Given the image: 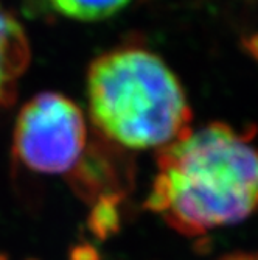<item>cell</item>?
<instances>
[{"label": "cell", "instance_id": "obj_3", "mask_svg": "<svg viewBox=\"0 0 258 260\" xmlns=\"http://www.w3.org/2000/svg\"><path fill=\"white\" fill-rule=\"evenodd\" d=\"M86 139L81 109L56 92H44L30 100L17 115L14 154L31 172L67 173L81 160Z\"/></svg>", "mask_w": 258, "mask_h": 260}, {"label": "cell", "instance_id": "obj_4", "mask_svg": "<svg viewBox=\"0 0 258 260\" xmlns=\"http://www.w3.org/2000/svg\"><path fill=\"white\" fill-rule=\"evenodd\" d=\"M30 59L27 35L20 23L0 7V108L14 99L17 80Z\"/></svg>", "mask_w": 258, "mask_h": 260}, {"label": "cell", "instance_id": "obj_1", "mask_svg": "<svg viewBox=\"0 0 258 260\" xmlns=\"http://www.w3.org/2000/svg\"><path fill=\"white\" fill-rule=\"evenodd\" d=\"M146 206L189 237L249 218L258 209L252 136L215 122L160 148Z\"/></svg>", "mask_w": 258, "mask_h": 260}, {"label": "cell", "instance_id": "obj_2", "mask_svg": "<svg viewBox=\"0 0 258 260\" xmlns=\"http://www.w3.org/2000/svg\"><path fill=\"white\" fill-rule=\"evenodd\" d=\"M87 97L93 125L128 150H160L190 131L192 109L179 78L142 47H122L93 61Z\"/></svg>", "mask_w": 258, "mask_h": 260}, {"label": "cell", "instance_id": "obj_6", "mask_svg": "<svg viewBox=\"0 0 258 260\" xmlns=\"http://www.w3.org/2000/svg\"><path fill=\"white\" fill-rule=\"evenodd\" d=\"M221 260H258V252H241V254L224 257Z\"/></svg>", "mask_w": 258, "mask_h": 260}, {"label": "cell", "instance_id": "obj_5", "mask_svg": "<svg viewBox=\"0 0 258 260\" xmlns=\"http://www.w3.org/2000/svg\"><path fill=\"white\" fill-rule=\"evenodd\" d=\"M49 2L55 11L68 19L93 22L119 13L129 4V0H49Z\"/></svg>", "mask_w": 258, "mask_h": 260}]
</instances>
